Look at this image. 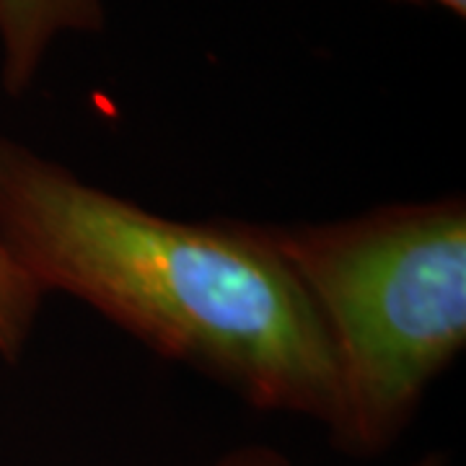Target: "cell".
<instances>
[{
	"label": "cell",
	"mask_w": 466,
	"mask_h": 466,
	"mask_svg": "<svg viewBox=\"0 0 466 466\" xmlns=\"http://www.w3.org/2000/svg\"><path fill=\"white\" fill-rule=\"evenodd\" d=\"M104 26V0H0L3 91L24 96L60 34H96Z\"/></svg>",
	"instance_id": "obj_3"
},
{
	"label": "cell",
	"mask_w": 466,
	"mask_h": 466,
	"mask_svg": "<svg viewBox=\"0 0 466 466\" xmlns=\"http://www.w3.org/2000/svg\"><path fill=\"white\" fill-rule=\"evenodd\" d=\"M404 3H435V5H443L451 14H456L459 18L466 16V0H404Z\"/></svg>",
	"instance_id": "obj_6"
},
{
	"label": "cell",
	"mask_w": 466,
	"mask_h": 466,
	"mask_svg": "<svg viewBox=\"0 0 466 466\" xmlns=\"http://www.w3.org/2000/svg\"><path fill=\"white\" fill-rule=\"evenodd\" d=\"M218 466H290V461L278 451L265 449V446H244L223 456ZM412 466H446V459L441 453H428Z\"/></svg>",
	"instance_id": "obj_5"
},
{
	"label": "cell",
	"mask_w": 466,
	"mask_h": 466,
	"mask_svg": "<svg viewBox=\"0 0 466 466\" xmlns=\"http://www.w3.org/2000/svg\"><path fill=\"white\" fill-rule=\"evenodd\" d=\"M47 293L18 265L0 241V358L16 363L32 337L36 314Z\"/></svg>",
	"instance_id": "obj_4"
},
{
	"label": "cell",
	"mask_w": 466,
	"mask_h": 466,
	"mask_svg": "<svg viewBox=\"0 0 466 466\" xmlns=\"http://www.w3.org/2000/svg\"><path fill=\"white\" fill-rule=\"evenodd\" d=\"M332 350L352 456L400 441L466 345V202H400L332 223L262 226Z\"/></svg>",
	"instance_id": "obj_2"
},
{
	"label": "cell",
	"mask_w": 466,
	"mask_h": 466,
	"mask_svg": "<svg viewBox=\"0 0 466 466\" xmlns=\"http://www.w3.org/2000/svg\"><path fill=\"white\" fill-rule=\"evenodd\" d=\"M0 241L47 296L78 299L254 410L334 433L327 334L259 223L164 218L0 137Z\"/></svg>",
	"instance_id": "obj_1"
}]
</instances>
